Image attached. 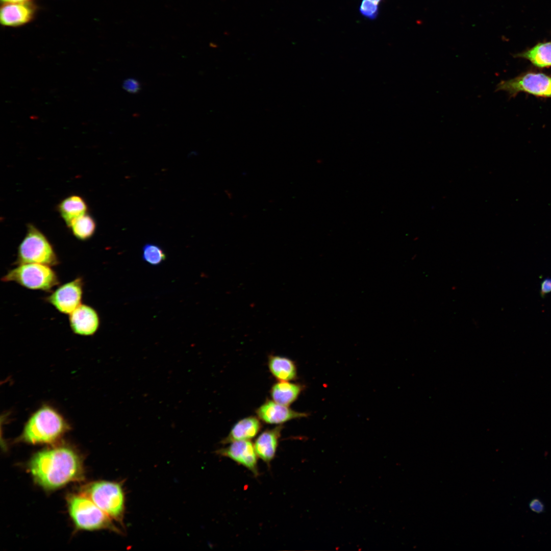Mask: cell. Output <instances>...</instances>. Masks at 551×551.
<instances>
[{"label":"cell","mask_w":551,"mask_h":551,"mask_svg":"<svg viewBox=\"0 0 551 551\" xmlns=\"http://www.w3.org/2000/svg\"><path fill=\"white\" fill-rule=\"evenodd\" d=\"M34 481L46 490H54L84 478L82 462L72 449L60 446L37 453L29 463Z\"/></svg>","instance_id":"cell-1"},{"label":"cell","mask_w":551,"mask_h":551,"mask_svg":"<svg viewBox=\"0 0 551 551\" xmlns=\"http://www.w3.org/2000/svg\"><path fill=\"white\" fill-rule=\"evenodd\" d=\"M68 429V424L58 412L45 406L29 419L20 440L33 444L52 443L58 440Z\"/></svg>","instance_id":"cell-2"},{"label":"cell","mask_w":551,"mask_h":551,"mask_svg":"<svg viewBox=\"0 0 551 551\" xmlns=\"http://www.w3.org/2000/svg\"><path fill=\"white\" fill-rule=\"evenodd\" d=\"M38 263L51 266L59 260L54 246L46 235L35 225L29 223L26 233L19 244L15 264Z\"/></svg>","instance_id":"cell-3"},{"label":"cell","mask_w":551,"mask_h":551,"mask_svg":"<svg viewBox=\"0 0 551 551\" xmlns=\"http://www.w3.org/2000/svg\"><path fill=\"white\" fill-rule=\"evenodd\" d=\"M1 280L15 282L30 290L46 292H51L60 284L59 277L52 266L38 263L18 264L9 270Z\"/></svg>","instance_id":"cell-4"},{"label":"cell","mask_w":551,"mask_h":551,"mask_svg":"<svg viewBox=\"0 0 551 551\" xmlns=\"http://www.w3.org/2000/svg\"><path fill=\"white\" fill-rule=\"evenodd\" d=\"M80 493L91 500L111 518L122 521L124 495L119 483L104 481L93 482L84 486Z\"/></svg>","instance_id":"cell-5"},{"label":"cell","mask_w":551,"mask_h":551,"mask_svg":"<svg viewBox=\"0 0 551 551\" xmlns=\"http://www.w3.org/2000/svg\"><path fill=\"white\" fill-rule=\"evenodd\" d=\"M67 503L70 516L78 529L118 531L111 518L85 495L81 493L69 495Z\"/></svg>","instance_id":"cell-6"},{"label":"cell","mask_w":551,"mask_h":551,"mask_svg":"<svg viewBox=\"0 0 551 551\" xmlns=\"http://www.w3.org/2000/svg\"><path fill=\"white\" fill-rule=\"evenodd\" d=\"M496 90H503L514 95L520 91L536 96L551 97V77L542 73L529 72L500 82Z\"/></svg>","instance_id":"cell-7"},{"label":"cell","mask_w":551,"mask_h":551,"mask_svg":"<svg viewBox=\"0 0 551 551\" xmlns=\"http://www.w3.org/2000/svg\"><path fill=\"white\" fill-rule=\"evenodd\" d=\"M83 287V278L78 277L59 286L44 299L60 313L69 315L82 304Z\"/></svg>","instance_id":"cell-8"},{"label":"cell","mask_w":551,"mask_h":551,"mask_svg":"<svg viewBox=\"0 0 551 551\" xmlns=\"http://www.w3.org/2000/svg\"><path fill=\"white\" fill-rule=\"evenodd\" d=\"M37 10L32 1L3 3L0 11L1 23L10 27L25 25L34 19Z\"/></svg>","instance_id":"cell-9"},{"label":"cell","mask_w":551,"mask_h":551,"mask_svg":"<svg viewBox=\"0 0 551 551\" xmlns=\"http://www.w3.org/2000/svg\"><path fill=\"white\" fill-rule=\"evenodd\" d=\"M226 447L222 448L216 453L221 456L228 457L249 470L255 476H258V456L254 444L250 440H239L230 443Z\"/></svg>","instance_id":"cell-10"},{"label":"cell","mask_w":551,"mask_h":551,"mask_svg":"<svg viewBox=\"0 0 551 551\" xmlns=\"http://www.w3.org/2000/svg\"><path fill=\"white\" fill-rule=\"evenodd\" d=\"M69 322L71 330L76 334L90 336L98 330L100 318L93 307L82 304L69 314Z\"/></svg>","instance_id":"cell-11"},{"label":"cell","mask_w":551,"mask_h":551,"mask_svg":"<svg viewBox=\"0 0 551 551\" xmlns=\"http://www.w3.org/2000/svg\"><path fill=\"white\" fill-rule=\"evenodd\" d=\"M259 419L268 424H282L290 420L306 417L307 414L295 411L288 406L267 399L256 411Z\"/></svg>","instance_id":"cell-12"},{"label":"cell","mask_w":551,"mask_h":551,"mask_svg":"<svg viewBox=\"0 0 551 551\" xmlns=\"http://www.w3.org/2000/svg\"><path fill=\"white\" fill-rule=\"evenodd\" d=\"M282 425L263 431L256 439L254 447L257 456L268 465L275 457L281 436Z\"/></svg>","instance_id":"cell-13"},{"label":"cell","mask_w":551,"mask_h":551,"mask_svg":"<svg viewBox=\"0 0 551 551\" xmlns=\"http://www.w3.org/2000/svg\"><path fill=\"white\" fill-rule=\"evenodd\" d=\"M261 428L258 417L251 416L243 418L233 425L221 443L226 444L236 441L251 440L257 436Z\"/></svg>","instance_id":"cell-14"},{"label":"cell","mask_w":551,"mask_h":551,"mask_svg":"<svg viewBox=\"0 0 551 551\" xmlns=\"http://www.w3.org/2000/svg\"><path fill=\"white\" fill-rule=\"evenodd\" d=\"M57 210L67 226L73 220L88 213V206L82 196L72 194L61 200Z\"/></svg>","instance_id":"cell-15"},{"label":"cell","mask_w":551,"mask_h":551,"mask_svg":"<svg viewBox=\"0 0 551 551\" xmlns=\"http://www.w3.org/2000/svg\"><path fill=\"white\" fill-rule=\"evenodd\" d=\"M302 389L300 384L279 381L272 385L270 393L273 401L289 407L297 399Z\"/></svg>","instance_id":"cell-16"},{"label":"cell","mask_w":551,"mask_h":551,"mask_svg":"<svg viewBox=\"0 0 551 551\" xmlns=\"http://www.w3.org/2000/svg\"><path fill=\"white\" fill-rule=\"evenodd\" d=\"M270 372L279 381H290L297 377L294 362L287 357L270 356L268 361Z\"/></svg>","instance_id":"cell-17"},{"label":"cell","mask_w":551,"mask_h":551,"mask_svg":"<svg viewBox=\"0 0 551 551\" xmlns=\"http://www.w3.org/2000/svg\"><path fill=\"white\" fill-rule=\"evenodd\" d=\"M74 237L81 241H86L94 235L96 223L88 213L71 221L67 226Z\"/></svg>","instance_id":"cell-18"},{"label":"cell","mask_w":551,"mask_h":551,"mask_svg":"<svg viewBox=\"0 0 551 551\" xmlns=\"http://www.w3.org/2000/svg\"><path fill=\"white\" fill-rule=\"evenodd\" d=\"M519 56L530 60L537 67L551 66V42L539 43Z\"/></svg>","instance_id":"cell-19"},{"label":"cell","mask_w":551,"mask_h":551,"mask_svg":"<svg viewBox=\"0 0 551 551\" xmlns=\"http://www.w3.org/2000/svg\"><path fill=\"white\" fill-rule=\"evenodd\" d=\"M142 251L143 259L151 265H159L166 259L163 250L154 244H146L143 247Z\"/></svg>","instance_id":"cell-20"},{"label":"cell","mask_w":551,"mask_h":551,"mask_svg":"<svg viewBox=\"0 0 551 551\" xmlns=\"http://www.w3.org/2000/svg\"><path fill=\"white\" fill-rule=\"evenodd\" d=\"M361 14L369 19H374L379 14L378 5L369 0H362L359 8Z\"/></svg>","instance_id":"cell-21"},{"label":"cell","mask_w":551,"mask_h":551,"mask_svg":"<svg viewBox=\"0 0 551 551\" xmlns=\"http://www.w3.org/2000/svg\"><path fill=\"white\" fill-rule=\"evenodd\" d=\"M122 88L127 92L135 94L139 92L141 85L139 82L134 78H128L122 83Z\"/></svg>","instance_id":"cell-22"},{"label":"cell","mask_w":551,"mask_h":551,"mask_svg":"<svg viewBox=\"0 0 551 551\" xmlns=\"http://www.w3.org/2000/svg\"><path fill=\"white\" fill-rule=\"evenodd\" d=\"M530 509L537 513H540L544 511V506L542 502L538 498H535L532 499L529 504Z\"/></svg>","instance_id":"cell-23"},{"label":"cell","mask_w":551,"mask_h":551,"mask_svg":"<svg viewBox=\"0 0 551 551\" xmlns=\"http://www.w3.org/2000/svg\"><path fill=\"white\" fill-rule=\"evenodd\" d=\"M551 292V278H546L541 283L540 294L544 297L546 294Z\"/></svg>","instance_id":"cell-24"},{"label":"cell","mask_w":551,"mask_h":551,"mask_svg":"<svg viewBox=\"0 0 551 551\" xmlns=\"http://www.w3.org/2000/svg\"><path fill=\"white\" fill-rule=\"evenodd\" d=\"M30 1H32V0H1V2H3V3H18V2H30Z\"/></svg>","instance_id":"cell-25"},{"label":"cell","mask_w":551,"mask_h":551,"mask_svg":"<svg viewBox=\"0 0 551 551\" xmlns=\"http://www.w3.org/2000/svg\"><path fill=\"white\" fill-rule=\"evenodd\" d=\"M369 1H371L372 2L375 3V4H377V5H379L380 4V3L382 0H369Z\"/></svg>","instance_id":"cell-26"}]
</instances>
